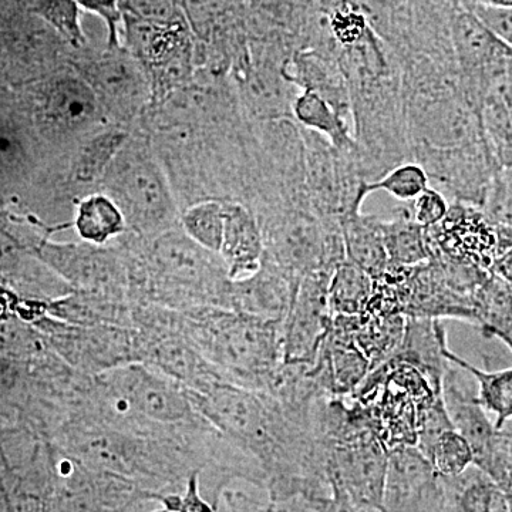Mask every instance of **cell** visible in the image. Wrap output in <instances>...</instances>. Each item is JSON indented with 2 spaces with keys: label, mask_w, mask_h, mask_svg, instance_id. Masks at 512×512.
Instances as JSON below:
<instances>
[{
  "label": "cell",
  "mask_w": 512,
  "mask_h": 512,
  "mask_svg": "<svg viewBox=\"0 0 512 512\" xmlns=\"http://www.w3.org/2000/svg\"><path fill=\"white\" fill-rule=\"evenodd\" d=\"M426 232L430 259L443 255L490 272L498 258L497 224L474 205L451 202L444 220Z\"/></svg>",
  "instance_id": "cell-9"
},
{
  "label": "cell",
  "mask_w": 512,
  "mask_h": 512,
  "mask_svg": "<svg viewBox=\"0 0 512 512\" xmlns=\"http://www.w3.org/2000/svg\"><path fill=\"white\" fill-rule=\"evenodd\" d=\"M141 510H143V508H140V510H137V511H134V512H138V511H141Z\"/></svg>",
  "instance_id": "cell-48"
},
{
  "label": "cell",
  "mask_w": 512,
  "mask_h": 512,
  "mask_svg": "<svg viewBox=\"0 0 512 512\" xmlns=\"http://www.w3.org/2000/svg\"><path fill=\"white\" fill-rule=\"evenodd\" d=\"M470 3L491 6V8H512V0H470Z\"/></svg>",
  "instance_id": "cell-46"
},
{
  "label": "cell",
  "mask_w": 512,
  "mask_h": 512,
  "mask_svg": "<svg viewBox=\"0 0 512 512\" xmlns=\"http://www.w3.org/2000/svg\"><path fill=\"white\" fill-rule=\"evenodd\" d=\"M412 161L424 168L441 194L478 208H483L495 174L500 171L485 141L440 150L414 148Z\"/></svg>",
  "instance_id": "cell-8"
},
{
  "label": "cell",
  "mask_w": 512,
  "mask_h": 512,
  "mask_svg": "<svg viewBox=\"0 0 512 512\" xmlns=\"http://www.w3.org/2000/svg\"><path fill=\"white\" fill-rule=\"evenodd\" d=\"M446 197L436 188H427L421 192L416 200H413L412 215L414 221L423 228H431L439 225L448 212Z\"/></svg>",
  "instance_id": "cell-39"
},
{
  "label": "cell",
  "mask_w": 512,
  "mask_h": 512,
  "mask_svg": "<svg viewBox=\"0 0 512 512\" xmlns=\"http://www.w3.org/2000/svg\"><path fill=\"white\" fill-rule=\"evenodd\" d=\"M444 491L441 477L416 446L389 450L383 512H441Z\"/></svg>",
  "instance_id": "cell-13"
},
{
  "label": "cell",
  "mask_w": 512,
  "mask_h": 512,
  "mask_svg": "<svg viewBox=\"0 0 512 512\" xmlns=\"http://www.w3.org/2000/svg\"><path fill=\"white\" fill-rule=\"evenodd\" d=\"M72 225L82 241L93 245H109L127 232L123 212L106 194L87 195L80 200Z\"/></svg>",
  "instance_id": "cell-27"
},
{
  "label": "cell",
  "mask_w": 512,
  "mask_h": 512,
  "mask_svg": "<svg viewBox=\"0 0 512 512\" xmlns=\"http://www.w3.org/2000/svg\"><path fill=\"white\" fill-rule=\"evenodd\" d=\"M89 377H92V376H84L83 377L82 382H80L79 387H77L76 396H74L72 406H70V410H69L70 414H74V416L84 417V419H89V417H87L86 414L83 413L82 392H83L84 384H86L87 379H89ZM89 420H92V419H89ZM94 421H96V420H94ZM99 423H100V421H99ZM107 426H109V424H107ZM111 427H113V426H111ZM157 427H160V424L144 423V424H141L140 427H137V429H131V430H127V431H134V433L148 434V433H153V431H156ZM116 429H117V427H116ZM121 430H126V429H121Z\"/></svg>",
  "instance_id": "cell-43"
},
{
  "label": "cell",
  "mask_w": 512,
  "mask_h": 512,
  "mask_svg": "<svg viewBox=\"0 0 512 512\" xmlns=\"http://www.w3.org/2000/svg\"><path fill=\"white\" fill-rule=\"evenodd\" d=\"M225 201L207 200L191 204L181 214L180 227L202 248L220 252L225 224Z\"/></svg>",
  "instance_id": "cell-32"
},
{
  "label": "cell",
  "mask_w": 512,
  "mask_h": 512,
  "mask_svg": "<svg viewBox=\"0 0 512 512\" xmlns=\"http://www.w3.org/2000/svg\"><path fill=\"white\" fill-rule=\"evenodd\" d=\"M299 284L301 281L264 256L255 274L232 281L229 309L284 323Z\"/></svg>",
  "instance_id": "cell-16"
},
{
  "label": "cell",
  "mask_w": 512,
  "mask_h": 512,
  "mask_svg": "<svg viewBox=\"0 0 512 512\" xmlns=\"http://www.w3.org/2000/svg\"><path fill=\"white\" fill-rule=\"evenodd\" d=\"M329 481H336L357 507L382 510L389 451L376 433L328 448Z\"/></svg>",
  "instance_id": "cell-12"
},
{
  "label": "cell",
  "mask_w": 512,
  "mask_h": 512,
  "mask_svg": "<svg viewBox=\"0 0 512 512\" xmlns=\"http://www.w3.org/2000/svg\"><path fill=\"white\" fill-rule=\"evenodd\" d=\"M444 503L441 512H511L503 488L476 464L454 477H441Z\"/></svg>",
  "instance_id": "cell-22"
},
{
  "label": "cell",
  "mask_w": 512,
  "mask_h": 512,
  "mask_svg": "<svg viewBox=\"0 0 512 512\" xmlns=\"http://www.w3.org/2000/svg\"><path fill=\"white\" fill-rule=\"evenodd\" d=\"M37 119L59 140H89L104 114L90 84L82 76H62L45 84L36 99Z\"/></svg>",
  "instance_id": "cell-10"
},
{
  "label": "cell",
  "mask_w": 512,
  "mask_h": 512,
  "mask_svg": "<svg viewBox=\"0 0 512 512\" xmlns=\"http://www.w3.org/2000/svg\"><path fill=\"white\" fill-rule=\"evenodd\" d=\"M292 119L306 130L320 134L338 150H355V137L348 121L318 94L301 92L293 101Z\"/></svg>",
  "instance_id": "cell-29"
},
{
  "label": "cell",
  "mask_w": 512,
  "mask_h": 512,
  "mask_svg": "<svg viewBox=\"0 0 512 512\" xmlns=\"http://www.w3.org/2000/svg\"><path fill=\"white\" fill-rule=\"evenodd\" d=\"M382 232L390 265L416 266L429 261L426 228L414 221L409 207L396 208L392 220H382Z\"/></svg>",
  "instance_id": "cell-28"
},
{
  "label": "cell",
  "mask_w": 512,
  "mask_h": 512,
  "mask_svg": "<svg viewBox=\"0 0 512 512\" xmlns=\"http://www.w3.org/2000/svg\"><path fill=\"white\" fill-rule=\"evenodd\" d=\"M427 458L440 477L458 476L474 464L473 448L454 429L441 434Z\"/></svg>",
  "instance_id": "cell-36"
},
{
  "label": "cell",
  "mask_w": 512,
  "mask_h": 512,
  "mask_svg": "<svg viewBox=\"0 0 512 512\" xmlns=\"http://www.w3.org/2000/svg\"><path fill=\"white\" fill-rule=\"evenodd\" d=\"M311 373L330 396L350 397L359 389L370 363L353 338V316L333 315Z\"/></svg>",
  "instance_id": "cell-15"
},
{
  "label": "cell",
  "mask_w": 512,
  "mask_h": 512,
  "mask_svg": "<svg viewBox=\"0 0 512 512\" xmlns=\"http://www.w3.org/2000/svg\"><path fill=\"white\" fill-rule=\"evenodd\" d=\"M447 333L443 320L406 318L402 345L390 359L406 363L419 370L421 375L441 392L448 360L444 356Z\"/></svg>",
  "instance_id": "cell-20"
},
{
  "label": "cell",
  "mask_w": 512,
  "mask_h": 512,
  "mask_svg": "<svg viewBox=\"0 0 512 512\" xmlns=\"http://www.w3.org/2000/svg\"><path fill=\"white\" fill-rule=\"evenodd\" d=\"M284 76L301 92L318 94L346 121L352 119L349 84L338 57L319 50H298L286 63Z\"/></svg>",
  "instance_id": "cell-18"
},
{
  "label": "cell",
  "mask_w": 512,
  "mask_h": 512,
  "mask_svg": "<svg viewBox=\"0 0 512 512\" xmlns=\"http://www.w3.org/2000/svg\"><path fill=\"white\" fill-rule=\"evenodd\" d=\"M375 291V281L363 269L345 261L333 271L329 282V302L333 315H360Z\"/></svg>",
  "instance_id": "cell-31"
},
{
  "label": "cell",
  "mask_w": 512,
  "mask_h": 512,
  "mask_svg": "<svg viewBox=\"0 0 512 512\" xmlns=\"http://www.w3.org/2000/svg\"><path fill=\"white\" fill-rule=\"evenodd\" d=\"M444 356L448 362L470 373L477 384L478 402L485 412L494 414L495 429H503L512 420V366L497 372H487L457 356L448 345L444 349Z\"/></svg>",
  "instance_id": "cell-30"
},
{
  "label": "cell",
  "mask_w": 512,
  "mask_h": 512,
  "mask_svg": "<svg viewBox=\"0 0 512 512\" xmlns=\"http://www.w3.org/2000/svg\"><path fill=\"white\" fill-rule=\"evenodd\" d=\"M258 512H315V510H313L305 498L293 497L289 498V500L278 501V503H271L269 501Z\"/></svg>",
  "instance_id": "cell-44"
},
{
  "label": "cell",
  "mask_w": 512,
  "mask_h": 512,
  "mask_svg": "<svg viewBox=\"0 0 512 512\" xmlns=\"http://www.w3.org/2000/svg\"><path fill=\"white\" fill-rule=\"evenodd\" d=\"M329 272L305 275L284 322V362L315 365L333 312L329 302Z\"/></svg>",
  "instance_id": "cell-11"
},
{
  "label": "cell",
  "mask_w": 512,
  "mask_h": 512,
  "mask_svg": "<svg viewBox=\"0 0 512 512\" xmlns=\"http://www.w3.org/2000/svg\"><path fill=\"white\" fill-rule=\"evenodd\" d=\"M33 325L67 366L83 376L140 363L137 332L120 326H84L45 315Z\"/></svg>",
  "instance_id": "cell-6"
},
{
  "label": "cell",
  "mask_w": 512,
  "mask_h": 512,
  "mask_svg": "<svg viewBox=\"0 0 512 512\" xmlns=\"http://www.w3.org/2000/svg\"><path fill=\"white\" fill-rule=\"evenodd\" d=\"M490 274L498 276L507 284L512 285V248L495 259L493 266H491Z\"/></svg>",
  "instance_id": "cell-45"
},
{
  "label": "cell",
  "mask_w": 512,
  "mask_h": 512,
  "mask_svg": "<svg viewBox=\"0 0 512 512\" xmlns=\"http://www.w3.org/2000/svg\"><path fill=\"white\" fill-rule=\"evenodd\" d=\"M140 512H171V511L165 510V508L161 507L160 504H153V505H150V507L144 508V510H141Z\"/></svg>",
  "instance_id": "cell-47"
},
{
  "label": "cell",
  "mask_w": 512,
  "mask_h": 512,
  "mask_svg": "<svg viewBox=\"0 0 512 512\" xmlns=\"http://www.w3.org/2000/svg\"><path fill=\"white\" fill-rule=\"evenodd\" d=\"M302 128L306 147V194L319 220L342 221L362 211L367 177L359 148L338 150L315 131Z\"/></svg>",
  "instance_id": "cell-5"
},
{
  "label": "cell",
  "mask_w": 512,
  "mask_h": 512,
  "mask_svg": "<svg viewBox=\"0 0 512 512\" xmlns=\"http://www.w3.org/2000/svg\"><path fill=\"white\" fill-rule=\"evenodd\" d=\"M128 266V296L134 305L171 311L204 306L229 309L232 279L220 254L192 241L180 225L156 237L121 235Z\"/></svg>",
  "instance_id": "cell-2"
},
{
  "label": "cell",
  "mask_w": 512,
  "mask_h": 512,
  "mask_svg": "<svg viewBox=\"0 0 512 512\" xmlns=\"http://www.w3.org/2000/svg\"><path fill=\"white\" fill-rule=\"evenodd\" d=\"M194 348L225 382L265 392L284 363V323L220 306L180 312Z\"/></svg>",
  "instance_id": "cell-3"
},
{
  "label": "cell",
  "mask_w": 512,
  "mask_h": 512,
  "mask_svg": "<svg viewBox=\"0 0 512 512\" xmlns=\"http://www.w3.org/2000/svg\"><path fill=\"white\" fill-rule=\"evenodd\" d=\"M349 84L353 137L369 183L412 161L404 111L402 70L396 56L370 30L360 42L339 49Z\"/></svg>",
  "instance_id": "cell-1"
},
{
  "label": "cell",
  "mask_w": 512,
  "mask_h": 512,
  "mask_svg": "<svg viewBox=\"0 0 512 512\" xmlns=\"http://www.w3.org/2000/svg\"><path fill=\"white\" fill-rule=\"evenodd\" d=\"M406 330V316L365 311L353 315V338L370 363V372L396 355Z\"/></svg>",
  "instance_id": "cell-25"
},
{
  "label": "cell",
  "mask_w": 512,
  "mask_h": 512,
  "mask_svg": "<svg viewBox=\"0 0 512 512\" xmlns=\"http://www.w3.org/2000/svg\"><path fill=\"white\" fill-rule=\"evenodd\" d=\"M467 8L500 42L512 47V8H491L477 3H468Z\"/></svg>",
  "instance_id": "cell-40"
},
{
  "label": "cell",
  "mask_w": 512,
  "mask_h": 512,
  "mask_svg": "<svg viewBox=\"0 0 512 512\" xmlns=\"http://www.w3.org/2000/svg\"><path fill=\"white\" fill-rule=\"evenodd\" d=\"M453 429L446 406H444L443 397H440V399L420 407L419 412H417L416 447L424 456L429 457L431 448L436 444L441 434Z\"/></svg>",
  "instance_id": "cell-37"
},
{
  "label": "cell",
  "mask_w": 512,
  "mask_h": 512,
  "mask_svg": "<svg viewBox=\"0 0 512 512\" xmlns=\"http://www.w3.org/2000/svg\"><path fill=\"white\" fill-rule=\"evenodd\" d=\"M468 373L448 362L441 384L444 406L454 430L473 448L474 464H480L493 450L498 430L477 399V384L467 382Z\"/></svg>",
  "instance_id": "cell-17"
},
{
  "label": "cell",
  "mask_w": 512,
  "mask_h": 512,
  "mask_svg": "<svg viewBox=\"0 0 512 512\" xmlns=\"http://www.w3.org/2000/svg\"><path fill=\"white\" fill-rule=\"evenodd\" d=\"M83 79L92 87L104 114L113 119H134L147 106L150 86L146 74L133 57L120 47L94 60L84 69Z\"/></svg>",
  "instance_id": "cell-14"
},
{
  "label": "cell",
  "mask_w": 512,
  "mask_h": 512,
  "mask_svg": "<svg viewBox=\"0 0 512 512\" xmlns=\"http://www.w3.org/2000/svg\"><path fill=\"white\" fill-rule=\"evenodd\" d=\"M346 259L372 276L382 278L389 268V256L384 245L382 218L365 215L362 211L340 221Z\"/></svg>",
  "instance_id": "cell-24"
},
{
  "label": "cell",
  "mask_w": 512,
  "mask_h": 512,
  "mask_svg": "<svg viewBox=\"0 0 512 512\" xmlns=\"http://www.w3.org/2000/svg\"><path fill=\"white\" fill-rule=\"evenodd\" d=\"M33 255L73 291L131 302L126 252L117 239L114 245L42 239L33 249Z\"/></svg>",
  "instance_id": "cell-7"
},
{
  "label": "cell",
  "mask_w": 512,
  "mask_h": 512,
  "mask_svg": "<svg viewBox=\"0 0 512 512\" xmlns=\"http://www.w3.org/2000/svg\"><path fill=\"white\" fill-rule=\"evenodd\" d=\"M107 197L123 212L127 232L156 237L180 225V211L167 178L141 141L127 138L101 178Z\"/></svg>",
  "instance_id": "cell-4"
},
{
  "label": "cell",
  "mask_w": 512,
  "mask_h": 512,
  "mask_svg": "<svg viewBox=\"0 0 512 512\" xmlns=\"http://www.w3.org/2000/svg\"><path fill=\"white\" fill-rule=\"evenodd\" d=\"M121 8L124 15L143 22L173 25L184 20L181 0H121Z\"/></svg>",
  "instance_id": "cell-38"
},
{
  "label": "cell",
  "mask_w": 512,
  "mask_h": 512,
  "mask_svg": "<svg viewBox=\"0 0 512 512\" xmlns=\"http://www.w3.org/2000/svg\"><path fill=\"white\" fill-rule=\"evenodd\" d=\"M451 46L461 80L471 79L494 59L505 43L500 42L466 6L451 19Z\"/></svg>",
  "instance_id": "cell-21"
},
{
  "label": "cell",
  "mask_w": 512,
  "mask_h": 512,
  "mask_svg": "<svg viewBox=\"0 0 512 512\" xmlns=\"http://www.w3.org/2000/svg\"><path fill=\"white\" fill-rule=\"evenodd\" d=\"M80 8L89 10L104 20L109 32V49L120 47L119 30L124 19L121 0H76Z\"/></svg>",
  "instance_id": "cell-41"
},
{
  "label": "cell",
  "mask_w": 512,
  "mask_h": 512,
  "mask_svg": "<svg viewBox=\"0 0 512 512\" xmlns=\"http://www.w3.org/2000/svg\"><path fill=\"white\" fill-rule=\"evenodd\" d=\"M220 254L232 281L255 274L264 258V239L254 212L241 202L225 201Z\"/></svg>",
  "instance_id": "cell-19"
},
{
  "label": "cell",
  "mask_w": 512,
  "mask_h": 512,
  "mask_svg": "<svg viewBox=\"0 0 512 512\" xmlns=\"http://www.w3.org/2000/svg\"><path fill=\"white\" fill-rule=\"evenodd\" d=\"M429 175L419 163L407 161L394 167L389 173L375 183L367 184V195L373 192L384 191L392 195L396 200L407 202L416 200L417 197L430 187Z\"/></svg>",
  "instance_id": "cell-34"
},
{
  "label": "cell",
  "mask_w": 512,
  "mask_h": 512,
  "mask_svg": "<svg viewBox=\"0 0 512 512\" xmlns=\"http://www.w3.org/2000/svg\"><path fill=\"white\" fill-rule=\"evenodd\" d=\"M134 303L73 291L47 305V315L63 322L84 326H120L133 328Z\"/></svg>",
  "instance_id": "cell-23"
},
{
  "label": "cell",
  "mask_w": 512,
  "mask_h": 512,
  "mask_svg": "<svg viewBox=\"0 0 512 512\" xmlns=\"http://www.w3.org/2000/svg\"><path fill=\"white\" fill-rule=\"evenodd\" d=\"M473 303L476 326L512 350V285L490 274L474 292Z\"/></svg>",
  "instance_id": "cell-26"
},
{
  "label": "cell",
  "mask_w": 512,
  "mask_h": 512,
  "mask_svg": "<svg viewBox=\"0 0 512 512\" xmlns=\"http://www.w3.org/2000/svg\"><path fill=\"white\" fill-rule=\"evenodd\" d=\"M175 512H217L212 504L202 497L197 473L188 478L184 493L178 498Z\"/></svg>",
  "instance_id": "cell-42"
},
{
  "label": "cell",
  "mask_w": 512,
  "mask_h": 512,
  "mask_svg": "<svg viewBox=\"0 0 512 512\" xmlns=\"http://www.w3.org/2000/svg\"><path fill=\"white\" fill-rule=\"evenodd\" d=\"M128 136L123 131L110 130L94 134L84 144L82 153L76 161V178L80 183H96L103 178L107 168Z\"/></svg>",
  "instance_id": "cell-33"
},
{
  "label": "cell",
  "mask_w": 512,
  "mask_h": 512,
  "mask_svg": "<svg viewBox=\"0 0 512 512\" xmlns=\"http://www.w3.org/2000/svg\"><path fill=\"white\" fill-rule=\"evenodd\" d=\"M80 12L82 8L76 0H35L36 15L74 47L86 43Z\"/></svg>",
  "instance_id": "cell-35"
}]
</instances>
